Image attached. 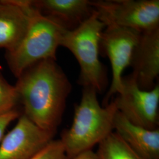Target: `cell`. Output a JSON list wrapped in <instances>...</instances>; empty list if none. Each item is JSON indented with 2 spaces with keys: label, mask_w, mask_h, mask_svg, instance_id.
<instances>
[{
  "label": "cell",
  "mask_w": 159,
  "mask_h": 159,
  "mask_svg": "<svg viewBox=\"0 0 159 159\" xmlns=\"http://www.w3.org/2000/svg\"><path fill=\"white\" fill-rule=\"evenodd\" d=\"M56 60L40 61L25 70L15 85L24 114L40 128L56 133L72 89Z\"/></svg>",
  "instance_id": "obj_1"
},
{
  "label": "cell",
  "mask_w": 159,
  "mask_h": 159,
  "mask_svg": "<svg viewBox=\"0 0 159 159\" xmlns=\"http://www.w3.org/2000/svg\"><path fill=\"white\" fill-rule=\"evenodd\" d=\"M97 91L91 87H83L79 104L75 106L70 127L64 131L60 139L67 159L88 150L104 140L114 130V121L118 110L113 100L102 106Z\"/></svg>",
  "instance_id": "obj_2"
},
{
  "label": "cell",
  "mask_w": 159,
  "mask_h": 159,
  "mask_svg": "<svg viewBox=\"0 0 159 159\" xmlns=\"http://www.w3.org/2000/svg\"><path fill=\"white\" fill-rule=\"evenodd\" d=\"M29 17V27L17 48L6 52V58L12 73L18 77L23 71L40 61L56 60V52L67 30L52 17L43 15L34 8L31 1L25 0Z\"/></svg>",
  "instance_id": "obj_3"
},
{
  "label": "cell",
  "mask_w": 159,
  "mask_h": 159,
  "mask_svg": "<svg viewBox=\"0 0 159 159\" xmlns=\"http://www.w3.org/2000/svg\"><path fill=\"white\" fill-rule=\"evenodd\" d=\"M106 25L94 10L91 16L71 31L66 30L61 46L73 54L80 68L79 83L102 92L107 84L105 68L99 60L101 36Z\"/></svg>",
  "instance_id": "obj_4"
},
{
  "label": "cell",
  "mask_w": 159,
  "mask_h": 159,
  "mask_svg": "<svg viewBox=\"0 0 159 159\" xmlns=\"http://www.w3.org/2000/svg\"><path fill=\"white\" fill-rule=\"evenodd\" d=\"M91 5L106 27L140 33L159 27V0H98Z\"/></svg>",
  "instance_id": "obj_5"
},
{
  "label": "cell",
  "mask_w": 159,
  "mask_h": 159,
  "mask_svg": "<svg viewBox=\"0 0 159 159\" xmlns=\"http://www.w3.org/2000/svg\"><path fill=\"white\" fill-rule=\"evenodd\" d=\"M114 100L118 111L131 123L148 130L159 129V85L140 89L133 75L122 78V88Z\"/></svg>",
  "instance_id": "obj_6"
},
{
  "label": "cell",
  "mask_w": 159,
  "mask_h": 159,
  "mask_svg": "<svg viewBox=\"0 0 159 159\" xmlns=\"http://www.w3.org/2000/svg\"><path fill=\"white\" fill-rule=\"evenodd\" d=\"M140 33L134 30L112 25L106 27L103 30L100 45L109 58L112 70L111 84L103 99V106L107 105L110 98L121 90L122 74L130 65Z\"/></svg>",
  "instance_id": "obj_7"
},
{
  "label": "cell",
  "mask_w": 159,
  "mask_h": 159,
  "mask_svg": "<svg viewBox=\"0 0 159 159\" xmlns=\"http://www.w3.org/2000/svg\"><path fill=\"white\" fill-rule=\"evenodd\" d=\"M56 133L45 130L24 115L0 142V159H31L53 139Z\"/></svg>",
  "instance_id": "obj_8"
},
{
  "label": "cell",
  "mask_w": 159,
  "mask_h": 159,
  "mask_svg": "<svg viewBox=\"0 0 159 159\" xmlns=\"http://www.w3.org/2000/svg\"><path fill=\"white\" fill-rule=\"evenodd\" d=\"M131 74L140 89L150 90L159 75V27L140 33L131 60Z\"/></svg>",
  "instance_id": "obj_9"
},
{
  "label": "cell",
  "mask_w": 159,
  "mask_h": 159,
  "mask_svg": "<svg viewBox=\"0 0 159 159\" xmlns=\"http://www.w3.org/2000/svg\"><path fill=\"white\" fill-rule=\"evenodd\" d=\"M25 0L0 1V48L15 50L26 34L29 24Z\"/></svg>",
  "instance_id": "obj_10"
},
{
  "label": "cell",
  "mask_w": 159,
  "mask_h": 159,
  "mask_svg": "<svg viewBox=\"0 0 159 159\" xmlns=\"http://www.w3.org/2000/svg\"><path fill=\"white\" fill-rule=\"evenodd\" d=\"M31 3L41 14L53 18L68 31L76 29L94 11L88 0H36Z\"/></svg>",
  "instance_id": "obj_11"
},
{
  "label": "cell",
  "mask_w": 159,
  "mask_h": 159,
  "mask_svg": "<svg viewBox=\"0 0 159 159\" xmlns=\"http://www.w3.org/2000/svg\"><path fill=\"white\" fill-rule=\"evenodd\" d=\"M114 130L136 153L145 159H159V129L148 130L136 125L117 111Z\"/></svg>",
  "instance_id": "obj_12"
},
{
  "label": "cell",
  "mask_w": 159,
  "mask_h": 159,
  "mask_svg": "<svg viewBox=\"0 0 159 159\" xmlns=\"http://www.w3.org/2000/svg\"><path fill=\"white\" fill-rule=\"evenodd\" d=\"M98 159H145L136 153L114 131L98 144Z\"/></svg>",
  "instance_id": "obj_13"
},
{
  "label": "cell",
  "mask_w": 159,
  "mask_h": 159,
  "mask_svg": "<svg viewBox=\"0 0 159 159\" xmlns=\"http://www.w3.org/2000/svg\"><path fill=\"white\" fill-rule=\"evenodd\" d=\"M18 102L20 98L16 87L10 84L0 73V115L17 109Z\"/></svg>",
  "instance_id": "obj_14"
},
{
  "label": "cell",
  "mask_w": 159,
  "mask_h": 159,
  "mask_svg": "<svg viewBox=\"0 0 159 159\" xmlns=\"http://www.w3.org/2000/svg\"><path fill=\"white\" fill-rule=\"evenodd\" d=\"M31 159H67V157L61 140L52 139Z\"/></svg>",
  "instance_id": "obj_15"
},
{
  "label": "cell",
  "mask_w": 159,
  "mask_h": 159,
  "mask_svg": "<svg viewBox=\"0 0 159 159\" xmlns=\"http://www.w3.org/2000/svg\"><path fill=\"white\" fill-rule=\"evenodd\" d=\"M21 115L20 112L17 109L0 115V142L4 137L7 127L14 120L18 119Z\"/></svg>",
  "instance_id": "obj_16"
},
{
  "label": "cell",
  "mask_w": 159,
  "mask_h": 159,
  "mask_svg": "<svg viewBox=\"0 0 159 159\" xmlns=\"http://www.w3.org/2000/svg\"><path fill=\"white\" fill-rule=\"evenodd\" d=\"M71 159H98V158L96 152L90 150L79 154Z\"/></svg>",
  "instance_id": "obj_17"
}]
</instances>
